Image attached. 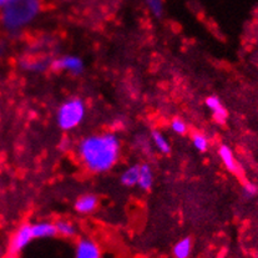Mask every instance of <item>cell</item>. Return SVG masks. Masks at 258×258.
<instances>
[{
	"label": "cell",
	"instance_id": "obj_1",
	"mask_svg": "<svg viewBox=\"0 0 258 258\" xmlns=\"http://www.w3.org/2000/svg\"><path fill=\"white\" fill-rule=\"evenodd\" d=\"M76 154L84 167L91 173H105L117 164L121 140L115 133L93 134L78 144Z\"/></svg>",
	"mask_w": 258,
	"mask_h": 258
},
{
	"label": "cell",
	"instance_id": "obj_2",
	"mask_svg": "<svg viewBox=\"0 0 258 258\" xmlns=\"http://www.w3.org/2000/svg\"><path fill=\"white\" fill-rule=\"evenodd\" d=\"M43 0H9L0 9V24L8 33H18L36 20Z\"/></svg>",
	"mask_w": 258,
	"mask_h": 258
},
{
	"label": "cell",
	"instance_id": "obj_3",
	"mask_svg": "<svg viewBox=\"0 0 258 258\" xmlns=\"http://www.w3.org/2000/svg\"><path fill=\"white\" fill-rule=\"evenodd\" d=\"M85 116V102L79 97H70L65 100L57 109L56 122L62 131H71L83 123Z\"/></svg>",
	"mask_w": 258,
	"mask_h": 258
},
{
	"label": "cell",
	"instance_id": "obj_4",
	"mask_svg": "<svg viewBox=\"0 0 258 258\" xmlns=\"http://www.w3.org/2000/svg\"><path fill=\"white\" fill-rule=\"evenodd\" d=\"M34 241L33 235H31L30 223H24L19 226L13 233L12 238L9 242V253L12 256H18L20 254L26 247L30 246L31 242Z\"/></svg>",
	"mask_w": 258,
	"mask_h": 258
},
{
	"label": "cell",
	"instance_id": "obj_5",
	"mask_svg": "<svg viewBox=\"0 0 258 258\" xmlns=\"http://www.w3.org/2000/svg\"><path fill=\"white\" fill-rule=\"evenodd\" d=\"M50 69L54 71H67L71 75H81L85 69L84 61L76 55H62V56L52 59Z\"/></svg>",
	"mask_w": 258,
	"mask_h": 258
},
{
	"label": "cell",
	"instance_id": "obj_6",
	"mask_svg": "<svg viewBox=\"0 0 258 258\" xmlns=\"http://www.w3.org/2000/svg\"><path fill=\"white\" fill-rule=\"evenodd\" d=\"M74 258H101V249L94 239L83 237L76 242Z\"/></svg>",
	"mask_w": 258,
	"mask_h": 258
},
{
	"label": "cell",
	"instance_id": "obj_7",
	"mask_svg": "<svg viewBox=\"0 0 258 258\" xmlns=\"http://www.w3.org/2000/svg\"><path fill=\"white\" fill-rule=\"evenodd\" d=\"M30 228L34 239H50L57 236L55 222H50V221H39V222L30 223Z\"/></svg>",
	"mask_w": 258,
	"mask_h": 258
},
{
	"label": "cell",
	"instance_id": "obj_8",
	"mask_svg": "<svg viewBox=\"0 0 258 258\" xmlns=\"http://www.w3.org/2000/svg\"><path fill=\"white\" fill-rule=\"evenodd\" d=\"M97 205H99V199H97L96 195L85 194L81 195L76 200L74 207H75V211L80 215H90L97 209Z\"/></svg>",
	"mask_w": 258,
	"mask_h": 258
},
{
	"label": "cell",
	"instance_id": "obj_9",
	"mask_svg": "<svg viewBox=\"0 0 258 258\" xmlns=\"http://www.w3.org/2000/svg\"><path fill=\"white\" fill-rule=\"evenodd\" d=\"M218 156H220L221 161L225 165V167L227 168L230 172L232 173H238L239 172V165L237 162L235 154H233L232 149L227 145H221L218 147Z\"/></svg>",
	"mask_w": 258,
	"mask_h": 258
},
{
	"label": "cell",
	"instance_id": "obj_10",
	"mask_svg": "<svg viewBox=\"0 0 258 258\" xmlns=\"http://www.w3.org/2000/svg\"><path fill=\"white\" fill-rule=\"evenodd\" d=\"M206 106L207 109L211 111L213 117H215L218 122H223V121L227 118V110L225 109L222 101H221L217 96L207 97Z\"/></svg>",
	"mask_w": 258,
	"mask_h": 258
},
{
	"label": "cell",
	"instance_id": "obj_11",
	"mask_svg": "<svg viewBox=\"0 0 258 258\" xmlns=\"http://www.w3.org/2000/svg\"><path fill=\"white\" fill-rule=\"evenodd\" d=\"M155 175L154 170L149 164H140V175H139V182L138 187L144 189V191H149L154 186Z\"/></svg>",
	"mask_w": 258,
	"mask_h": 258
},
{
	"label": "cell",
	"instance_id": "obj_12",
	"mask_svg": "<svg viewBox=\"0 0 258 258\" xmlns=\"http://www.w3.org/2000/svg\"><path fill=\"white\" fill-rule=\"evenodd\" d=\"M139 175H140V164L128 166L121 173V183L126 187H135L139 182Z\"/></svg>",
	"mask_w": 258,
	"mask_h": 258
},
{
	"label": "cell",
	"instance_id": "obj_13",
	"mask_svg": "<svg viewBox=\"0 0 258 258\" xmlns=\"http://www.w3.org/2000/svg\"><path fill=\"white\" fill-rule=\"evenodd\" d=\"M150 140L151 145L160 152V154L167 155L171 151V145L168 139L166 138L165 134H162L159 130H152L151 135H150Z\"/></svg>",
	"mask_w": 258,
	"mask_h": 258
},
{
	"label": "cell",
	"instance_id": "obj_14",
	"mask_svg": "<svg viewBox=\"0 0 258 258\" xmlns=\"http://www.w3.org/2000/svg\"><path fill=\"white\" fill-rule=\"evenodd\" d=\"M51 59H34V60H25L22 61V68L25 71H30V73H44V71L49 70L51 67Z\"/></svg>",
	"mask_w": 258,
	"mask_h": 258
},
{
	"label": "cell",
	"instance_id": "obj_15",
	"mask_svg": "<svg viewBox=\"0 0 258 258\" xmlns=\"http://www.w3.org/2000/svg\"><path fill=\"white\" fill-rule=\"evenodd\" d=\"M55 227H56L57 236L62 237V238H75L78 235V227L75 223L69 220H57L55 222Z\"/></svg>",
	"mask_w": 258,
	"mask_h": 258
},
{
	"label": "cell",
	"instance_id": "obj_16",
	"mask_svg": "<svg viewBox=\"0 0 258 258\" xmlns=\"http://www.w3.org/2000/svg\"><path fill=\"white\" fill-rule=\"evenodd\" d=\"M192 253V239L189 237L181 238L176 242L172 248V256L175 258H189Z\"/></svg>",
	"mask_w": 258,
	"mask_h": 258
},
{
	"label": "cell",
	"instance_id": "obj_17",
	"mask_svg": "<svg viewBox=\"0 0 258 258\" xmlns=\"http://www.w3.org/2000/svg\"><path fill=\"white\" fill-rule=\"evenodd\" d=\"M192 146L195 147V150H197L199 152H206L210 147V140L205 134L196 133L192 135L191 138Z\"/></svg>",
	"mask_w": 258,
	"mask_h": 258
},
{
	"label": "cell",
	"instance_id": "obj_18",
	"mask_svg": "<svg viewBox=\"0 0 258 258\" xmlns=\"http://www.w3.org/2000/svg\"><path fill=\"white\" fill-rule=\"evenodd\" d=\"M147 10L151 13L154 17L160 18L164 14V0H144Z\"/></svg>",
	"mask_w": 258,
	"mask_h": 258
},
{
	"label": "cell",
	"instance_id": "obj_19",
	"mask_svg": "<svg viewBox=\"0 0 258 258\" xmlns=\"http://www.w3.org/2000/svg\"><path fill=\"white\" fill-rule=\"evenodd\" d=\"M170 128L173 134L181 136V135H185V134L187 133L188 127H187V123H186V121L183 120V118L175 117L172 118V121H171Z\"/></svg>",
	"mask_w": 258,
	"mask_h": 258
},
{
	"label": "cell",
	"instance_id": "obj_20",
	"mask_svg": "<svg viewBox=\"0 0 258 258\" xmlns=\"http://www.w3.org/2000/svg\"><path fill=\"white\" fill-rule=\"evenodd\" d=\"M258 194V187L257 185L252 182H247L243 185V196L247 199H252V197L257 196Z\"/></svg>",
	"mask_w": 258,
	"mask_h": 258
},
{
	"label": "cell",
	"instance_id": "obj_21",
	"mask_svg": "<svg viewBox=\"0 0 258 258\" xmlns=\"http://www.w3.org/2000/svg\"><path fill=\"white\" fill-rule=\"evenodd\" d=\"M8 2H9V0H0V9H2V8L4 7Z\"/></svg>",
	"mask_w": 258,
	"mask_h": 258
}]
</instances>
